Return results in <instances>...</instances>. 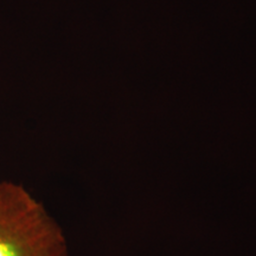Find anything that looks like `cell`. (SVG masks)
Returning <instances> with one entry per match:
<instances>
[{"label": "cell", "instance_id": "cell-1", "mask_svg": "<svg viewBox=\"0 0 256 256\" xmlns=\"http://www.w3.org/2000/svg\"><path fill=\"white\" fill-rule=\"evenodd\" d=\"M0 256H69L66 236L22 185L0 180Z\"/></svg>", "mask_w": 256, "mask_h": 256}]
</instances>
